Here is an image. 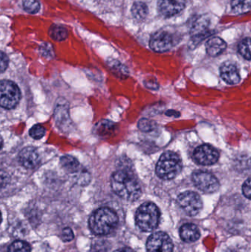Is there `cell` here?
<instances>
[{
    "mask_svg": "<svg viewBox=\"0 0 251 252\" xmlns=\"http://www.w3.org/2000/svg\"><path fill=\"white\" fill-rule=\"evenodd\" d=\"M160 210L156 204L144 203L136 213V223L143 232H149L157 228L160 220Z\"/></svg>",
    "mask_w": 251,
    "mask_h": 252,
    "instance_id": "277c9868",
    "label": "cell"
},
{
    "mask_svg": "<svg viewBox=\"0 0 251 252\" xmlns=\"http://www.w3.org/2000/svg\"><path fill=\"white\" fill-rule=\"evenodd\" d=\"M139 128L141 131L150 132L156 128V123L147 119H141L138 124Z\"/></svg>",
    "mask_w": 251,
    "mask_h": 252,
    "instance_id": "4316f807",
    "label": "cell"
},
{
    "mask_svg": "<svg viewBox=\"0 0 251 252\" xmlns=\"http://www.w3.org/2000/svg\"><path fill=\"white\" fill-rule=\"evenodd\" d=\"M41 54L45 57L49 58L53 56V50L52 46L49 43H44L41 47Z\"/></svg>",
    "mask_w": 251,
    "mask_h": 252,
    "instance_id": "83f0119b",
    "label": "cell"
},
{
    "mask_svg": "<svg viewBox=\"0 0 251 252\" xmlns=\"http://www.w3.org/2000/svg\"><path fill=\"white\" fill-rule=\"evenodd\" d=\"M200 235L198 227L193 223H186L180 229V237L184 242H195L200 238Z\"/></svg>",
    "mask_w": 251,
    "mask_h": 252,
    "instance_id": "5bb4252c",
    "label": "cell"
},
{
    "mask_svg": "<svg viewBox=\"0 0 251 252\" xmlns=\"http://www.w3.org/2000/svg\"><path fill=\"white\" fill-rule=\"evenodd\" d=\"M218 150L212 145H203L197 147L193 154V158L200 165H212L219 159Z\"/></svg>",
    "mask_w": 251,
    "mask_h": 252,
    "instance_id": "9c48e42d",
    "label": "cell"
},
{
    "mask_svg": "<svg viewBox=\"0 0 251 252\" xmlns=\"http://www.w3.org/2000/svg\"><path fill=\"white\" fill-rule=\"evenodd\" d=\"M24 9L29 13H38L41 8V4L38 0H22Z\"/></svg>",
    "mask_w": 251,
    "mask_h": 252,
    "instance_id": "603a6c76",
    "label": "cell"
},
{
    "mask_svg": "<svg viewBox=\"0 0 251 252\" xmlns=\"http://www.w3.org/2000/svg\"><path fill=\"white\" fill-rule=\"evenodd\" d=\"M182 170V161L172 151L164 153L156 164V174L163 180L175 179Z\"/></svg>",
    "mask_w": 251,
    "mask_h": 252,
    "instance_id": "3957f363",
    "label": "cell"
},
{
    "mask_svg": "<svg viewBox=\"0 0 251 252\" xmlns=\"http://www.w3.org/2000/svg\"><path fill=\"white\" fill-rule=\"evenodd\" d=\"M114 252H136L134 250L131 248H128V247H125V248L119 249V250H116Z\"/></svg>",
    "mask_w": 251,
    "mask_h": 252,
    "instance_id": "d6a6232c",
    "label": "cell"
},
{
    "mask_svg": "<svg viewBox=\"0 0 251 252\" xmlns=\"http://www.w3.org/2000/svg\"><path fill=\"white\" fill-rule=\"evenodd\" d=\"M111 185L113 192L122 199L135 201L141 195L139 182L135 176L126 170H118L111 178Z\"/></svg>",
    "mask_w": 251,
    "mask_h": 252,
    "instance_id": "6da1fadb",
    "label": "cell"
},
{
    "mask_svg": "<svg viewBox=\"0 0 251 252\" xmlns=\"http://www.w3.org/2000/svg\"><path fill=\"white\" fill-rule=\"evenodd\" d=\"M251 0H232L231 8L237 14H244L251 10Z\"/></svg>",
    "mask_w": 251,
    "mask_h": 252,
    "instance_id": "ffe728a7",
    "label": "cell"
},
{
    "mask_svg": "<svg viewBox=\"0 0 251 252\" xmlns=\"http://www.w3.org/2000/svg\"><path fill=\"white\" fill-rule=\"evenodd\" d=\"M21 91L14 82L0 81V106L6 109H14L20 101Z\"/></svg>",
    "mask_w": 251,
    "mask_h": 252,
    "instance_id": "5b68a950",
    "label": "cell"
},
{
    "mask_svg": "<svg viewBox=\"0 0 251 252\" xmlns=\"http://www.w3.org/2000/svg\"><path fill=\"white\" fill-rule=\"evenodd\" d=\"M109 66H111L113 73L116 74V76L119 77V78H125L128 77V69L122 63H119L116 61H113V62L111 63V65L109 64Z\"/></svg>",
    "mask_w": 251,
    "mask_h": 252,
    "instance_id": "7402d4cb",
    "label": "cell"
},
{
    "mask_svg": "<svg viewBox=\"0 0 251 252\" xmlns=\"http://www.w3.org/2000/svg\"><path fill=\"white\" fill-rule=\"evenodd\" d=\"M147 252H172L173 244L167 234L163 232L152 234L147 241Z\"/></svg>",
    "mask_w": 251,
    "mask_h": 252,
    "instance_id": "ba28073f",
    "label": "cell"
},
{
    "mask_svg": "<svg viewBox=\"0 0 251 252\" xmlns=\"http://www.w3.org/2000/svg\"><path fill=\"white\" fill-rule=\"evenodd\" d=\"M29 244L25 241H17L13 242L9 247L8 252H30Z\"/></svg>",
    "mask_w": 251,
    "mask_h": 252,
    "instance_id": "d4e9b609",
    "label": "cell"
},
{
    "mask_svg": "<svg viewBox=\"0 0 251 252\" xmlns=\"http://www.w3.org/2000/svg\"><path fill=\"white\" fill-rule=\"evenodd\" d=\"M61 239L64 242H69L74 239V233L70 228H65L63 229L61 234Z\"/></svg>",
    "mask_w": 251,
    "mask_h": 252,
    "instance_id": "f546056e",
    "label": "cell"
},
{
    "mask_svg": "<svg viewBox=\"0 0 251 252\" xmlns=\"http://www.w3.org/2000/svg\"><path fill=\"white\" fill-rule=\"evenodd\" d=\"M116 125L112 121H102L94 126V133L100 136H109L114 132Z\"/></svg>",
    "mask_w": 251,
    "mask_h": 252,
    "instance_id": "ac0fdd59",
    "label": "cell"
},
{
    "mask_svg": "<svg viewBox=\"0 0 251 252\" xmlns=\"http://www.w3.org/2000/svg\"><path fill=\"white\" fill-rule=\"evenodd\" d=\"M9 182V177L7 173L3 170H0V189H3L7 186Z\"/></svg>",
    "mask_w": 251,
    "mask_h": 252,
    "instance_id": "1f68e13d",
    "label": "cell"
},
{
    "mask_svg": "<svg viewBox=\"0 0 251 252\" xmlns=\"http://www.w3.org/2000/svg\"><path fill=\"white\" fill-rule=\"evenodd\" d=\"M243 195L248 198L251 199V179L249 178L243 184Z\"/></svg>",
    "mask_w": 251,
    "mask_h": 252,
    "instance_id": "4dcf8cb0",
    "label": "cell"
},
{
    "mask_svg": "<svg viewBox=\"0 0 251 252\" xmlns=\"http://www.w3.org/2000/svg\"><path fill=\"white\" fill-rule=\"evenodd\" d=\"M8 62L7 56L3 52L0 51V73H2L7 69Z\"/></svg>",
    "mask_w": 251,
    "mask_h": 252,
    "instance_id": "f1b7e54d",
    "label": "cell"
},
{
    "mask_svg": "<svg viewBox=\"0 0 251 252\" xmlns=\"http://www.w3.org/2000/svg\"><path fill=\"white\" fill-rule=\"evenodd\" d=\"M1 221H2V218H1V212H0V224H1Z\"/></svg>",
    "mask_w": 251,
    "mask_h": 252,
    "instance_id": "e575fe53",
    "label": "cell"
},
{
    "mask_svg": "<svg viewBox=\"0 0 251 252\" xmlns=\"http://www.w3.org/2000/svg\"><path fill=\"white\" fill-rule=\"evenodd\" d=\"M62 167L69 173H77L81 170V166L78 160L72 156H63L60 158Z\"/></svg>",
    "mask_w": 251,
    "mask_h": 252,
    "instance_id": "e0dca14e",
    "label": "cell"
},
{
    "mask_svg": "<svg viewBox=\"0 0 251 252\" xmlns=\"http://www.w3.org/2000/svg\"><path fill=\"white\" fill-rule=\"evenodd\" d=\"M172 46H173V38L172 35L167 31H158L150 38V48L157 53H165L169 51Z\"/></svg>",
    "mask_w": 251,
    "mask_h": 252,
    "instance_id": "30bf717a",
    "label": "cell"
},
{
    "mask_svg": "<svg viewBox=\"0 0 251 252\" xmlns=\"http://www.w3.org/2000/svg\"><path fill=\"white\" fill-rule=\"evenodd\" d=\"M119 222L117 215L107 207L96 210L88 220V226L93 233L97 235H109Z\"/></svg>",
    "mask_w": 251,
    "mask_h": 252,
    "instance_id": "7a4b0ae2",
    "label": "cell"
},
{
    "mask_svg": "<svg viewBox=\"0 0 251 252\" xmlns=\"http://www.w3.org/2000/svg\"><path fill=\"white\" fill-rule=\"evenodd\" d=\"M3 147V139L2 138H1V136H0V150Z\"/></svg>",
    "mask_w": 251,
    "mask_h": 252,
    "instance_id": "836d02e7",
    "label": "cell"
},
{
    "mask_svg": "<svg viewBox=\"0 0 251 252\" xmlns=\"http://www.w3.org/2000/svg\"><path fill=\"white\" fill-rule=\"evenodd\" d=\"M221 78L225 83L231 85L237 84L240 81V75L236 65L226 62L221 67Z\"/></svg>",
    "mask_w": 251,
    "mask_h": 252,
    "instance_id": "4fadbf2b",
    "label": "cell"
},
{
    "mask_svg": "<svg viewBox=\"0 0 251 252\" xmlns=\"http://www.w3.org/2000/svg\"><path fill=\"white\" fill-rule=\"evenodd\" d=\"M192 179L196 188L205 193H214L219 189V181L212 173L197 171L193 173Z\"/></svg>",
    "mask_w": 251,
    "mask_h": 252,
    "instance_id": "52a82bcc",
    "label": "cell"
},
{
    "mask_svg": "<svg viewBox=\"0 0 251 252\" xmlns=\"http://www.w3.org/2000/svg\"><path fill=\"white\" fill-rule=\"evenodd\" d=\"M181 210L190 216H195L203 208V202L198 194L191 191L183 192L178 198Z\"/></svg>",
    "mask_w": 251,
    "mask_h": 252,
    "instance_id": "8992f818",
    "label": "cell"
},
{
    "mask_svg": "<svg viewBox=\"0 0 251 252\" xmlns=\"http://www.w3.org/2000/svg\"><path fill=\"white\" fill-rule=\"evenodd\" d=\"M19 161L28 169L35 168L40 163V157L36 150L32 147L24 148L19 156Z\"/></svg>",
    "mask_w": 251,
    "mask_h": 252,
    "instance_id": "7c38bea8",
    "label": "cell"
},
{
    "mask_svg": "<svg viewBox=\"0 0 251 252\" xmlns=\"http://www.w3.org/2000/svg\"><path fill=\"white\" fill-rule=\"evenodd\" d=\"M239 52L244 59L251 60V39L246 38L243 39L239 44Z\"/></svg>",
    "mask_w": 251,
    "mask_h": 252,
    "instance_id": "cb8c5ba5",
    "label": "cell"
},
{
    "mask_svg": "<svg viewBox=\"0 0 251 252\" xmlns=\"http://www.w3.org/2000/svg\"><path fill=\"white\" fill-rule=\"evenodd\" d=\"M49 35L53 39L57 41H61L67 38L68 31L64 27L53 25L49 30Z\"/></svg>",
    "mask_w": 251,
    "mask_h": 252,
    "instance_id": "d6986e66",
    "label": "cell"
},
{
    "mask_svg": "<svg viewBox=\"0 0 251 252\" xmlns=\"http://www.w3.org/2000/svg\"><path fill=\"white\" fill-rule=\"evenodd\" d=\"M186 3V0H159L158 8L162 16L172 17L185 8Z\"/></svg>",
    "mask_w": 251,
    "mask_h": 252,
    "instance_id": "8fae6325",
    "label": "cell"
},
{
    "mask_svg": "<svg viewBox=\"0 0 251 252\" xmlns=\"http://www.w3.org/2000/svg\"><path fill=\"white\" fill-rule=\"evenodd\" d=\"M226 47V43L219 37L210 38L206 44V51L208 54L212 57H216L222 54L225 51Z\"/></svg>",
    "mask_w": 251,
    "mask_h": 252,
    "instance_id": "2e32d148",
    "label": "cell"
},
{
    "mask_svg": "<svg viewBox=\"0 0 251 252\" xmlns=\"http://www.w3.org/2000/svg\"><path fill=\"white\" fill-rule=\"evenodd\" d=\"M191 34L194 41L200 42L205 39L210 34L209 23L205 19H199L192 28Z\"/></svg>",
    "mask_w": 251,
    "mask_h": 252,
    "instance_id": "9a60e30c",
    "label": "cell"
},
{
    "mask_svg": "<svg viewBox=\"0 0 251 252\" xmlns=\"http://www.w3.org/2000/svg\"><path fill=\"white\" fill-rule=\"evenodd\" d=\"M131 13L135 19L142 20L147 16L148 13V8L144 3L141 1H137L133 4Z\"/></svg>",
    "mask_w": 251,
    "mask_h": 252,
    "instance_id": "44dd1931",
    "label": "cell"
},
{
    "mask_svg": "<svg viewBox=\"0 0 251 252\" xmlns=\"http://www.w3.org/2000/svg\"><path fill=\"white\" fill-rule=\"evenodd\" d=\"M45 133L46 130L44 126L40 125V124L32 126L29 130V135L31 137L35 139H40L44 137Z\"/></svg>",
    "mask_w": 251,
    "mask_h": 252,
    "instance_id": "484cf974",
    "label": "cell"
}]
</instances>
